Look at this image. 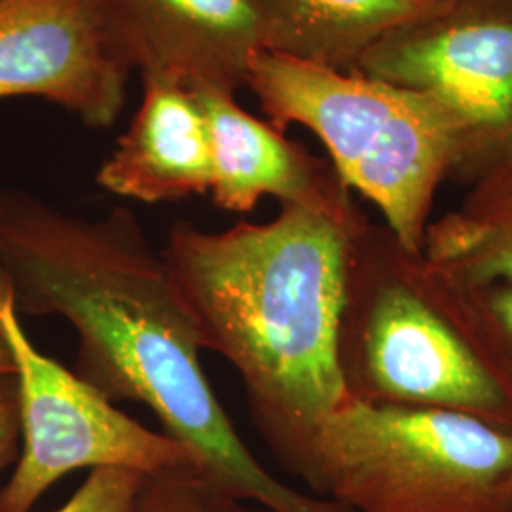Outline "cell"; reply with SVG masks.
<instances>
[{
	"label": "cell",
	"mask_w": 512,
	"mask_h": 512,
	"mask_svg": "<svg viewBox=\"0 0 512 512\" xmlns=\"http://www.w3.org/2000/svg\"><path fill=\"white\" fill-rule=\"evenodd\" d=\"M133 512H264L217 486L200 469L143 476Z\"/></svg>",
	"instance_id": "15"
},
{
	"label": "cell",
	"mask_w": 512,
	"mask_h": 512,
	"mask_svg": "<svg viewBox=\"0 0 512 512\" xmlns=\"http://www.w3.org/2000/svg\"><path fill=\"white\" fill-rule=\"evenodd\" d=\"M112 46L131 71L192 90L236 93L264 50L253 0H99Z\"/></svg>",
	"instance_id": "9"
},
{
	"label": "cell",
	"mask_w": 512,
	"mask_h": 512,
	"mask_svg": "<svg viewBox=\"0 0 512 512\" xmlns=\"http://www.w3.org/2000/svg\"><path fill=\"white\" fill-rule=\"evenodd\" d=\"M437 275L446 308L512 404V283L461 285Z\"/></svg>",
	"instance_id": "14"
},
{
	"label": "cell",
	"mask_w": 512,
	"mask_h": 512,
	"mask_svg": "<svg viewBox=\"0 0 512 512\" xmlns=\"http://www.w3.org/2000/svg\"><path fill=\"white\" fill-rule=\"evenodd\" d=\"M338 368L351 399L435 408L512 431V404L454 321L437 272L370 220L349 247Z\"/></svg>",
	"instance_id": "3"
},
{
	"label": "cell",
	"mask_w": 512,
	"mask_h": 512,
	"mask_svg": "<svg viewBox=\"0 0 512 512\" xmlns=\"http://www.w3.org/2000/svg\"><path fill=\"white\" fill-rule=\"evenodd\" d=\"M129 74L99 0H0V99L40 97L110 128Z\"/></svg>",
	"instance_id": "8"
},
{
	"label": "cell",
	"mask_w": 512,
	"mask_h": 512,
	"mask_svg": "<svg viewBox=\"0 0 512 512\" xmlns=\"http://www.w3.org/2000/svg\"><path fill=\"white\" fill-rule=\"evenodd\" d=\"M298 478L351 512H509L512 431L348 397L319 425Z\"/></svg>",
	"instance_id": "5"
},
{
	"label": "cell",
	"mask_w": 512,
	"mask_h": 512,
	"mask_svg": "<svg viewBox=\"0 0 512 512\" xmlns=\"http://www.w3.org/2000/svg\"><path fill=\"white\" fill-rule=\"evenodd\" d=\"M509 512H512V499H511V509H509Z\"/></svg>",
	"instance_id": "19"
},
{
	"label": "cell",
	"mask_w": 512,
	"mask_h": 512,
	"mask_svg": "<svg viewBox=\"0 0 512 512\" xmlns=\"http://www.w3.org/2000/svg\"><path fill=\"white\" fill-rule=\"evenodd\" d=\"M0 330L16 366L21 427V454L0 490V512L33 511L42 495L78 469L143 476L202 471L188 446L129 418L97 387L38 351L8 296L0 298Z\"/></svg>",
	"instance_id": "7"
},
{
	"label": "cell",
	"mask_w": 512,
	"mask_h": 512,
	"mask_svg": "<svg viewBox=\"0 0 512 512\" xmlns=\"http://www.w3.org/2000/svg\"><path fill=\"white\" fill-rule=\"evenodd\" d=\"M351 73L423 93L456 139L452 177L512 162V0H446L378 40Z\"/></svg>",
	"instance_id": "6"
},
{
	"label": "cell",
	"mask_w": 512,
	"mask_h": 512,
	"mask_svg": "<svg viewBox=\"0 0 512 512\" xmlns=\"http://www.w3.org/2000/svg\"><path fill=\"white\" fill-rule=\"evenodd\" d=\"M264 50L351 71L378 40L446 0H253Z\"/></svg>",
	"instance_id": "12"
},
{
	"label": "cell",
	"mask_w": 512,
	"mask_h": 512,
	"mask_svg": "<svg viewBox=\"0 0 512 512\" xmlns=\"http://www.w3.org/2000/svg\"><path fill=\"white\" fill-rule=\"evenodd\" d=\"M8 374H16V366L10 348L4 340V334L0 330V376H8Z\"/></svg>",
	"instance_id": "18"
},
{
	"label": "cell",
	"mask_w": 512,
	"mask_h": 512,
	"mask_svg": "<svg viewBox=\"0 0 512 512\" xmlns=\"http://www.w3.org/2000/svg\"><path fill=\"white\" fill-rule=\"evenodd\" d=\"M95 179L110 194L143 203L209 194L211 137L194 93L145 78L141 105Z\"/></svg>",
	"instance_id": "11"
},
{
	"label": "cell",
	"mask_w": 512,
	"mask_h": 512,
	"mask_svg": "<svg viewBox=\"0 0 512 512\" xmlns=\"http://www.w3.org/2000/svg\"><path fill=\"white\" fill-rule=\"evenodd\" d=\"M205 118L213 152V203L249 213L264 196L281 205H336L351 192L334 167L285 137L272 122L241 109L236 93L192 90Z\"/></svg>",
	"instance_id": "10"
},
{
	"label": "cell",
	"mask_w": 512,
	"mask_h": 512,
	"mask_svg": "<svg viewBox=\"0 0 512 512\" xmlns=\"http://www.w3.org/2000/svg\"><path fill=\"white\" fill-rule=\"evenodd\" d=\"M57 315L78 336L74 372L110 401L145 404L228 494L266 512H349L272 475L226 416L192 317L128 207L82 219L25 192L0 190V298Z\"/></svg>",
	"instance_id": "1"
},
{
	"label": "cell",
	"mask_w": 512,
	"mask_h": 512,
	"mask_svg": "<svg viewBox=\"0 0 512 512\" xmlns=\"http://www.w3.org/2000/svg\"><path fill=\"white\" fill-rule=\"evenodd\" d=\"M245 88L275 128L315 133L349 192L374 203L408 251H423L435 196L456 162L454 131L435 101L266 50L253 55Z\"/></svg>",
	"instance_id": "4"
},
{
	"label": "cell",
	"mask_w": 512,
	"mask_h": 512,
	"mask_svg": "<svg viewBox=\"0 0 512 512\" xmlns=\"http://www.w3.org/2000/svg\"><path fill=\"white\" fill-rule=\"evenodd\" d=\"M19 440L18 382L8 374L0 376V473L18 461Z\"/></svg>",
	"instance_id": "17"
},
{
	"label": "cell",
	"mask_w": 512,
	"mask_h": 512,
	"mask_svg": "<svg viewBox=\"0 0 512 512\" xmlns=\"http://www.w3.org/2000/svg\"><path fill=\"white\" fill-rule=\"evenodd\" d=\"M143 475L126 469H93L73 497L54 512H133Z\"/></svg>",
	"instance_id": "16"
},
{
	"label": "cell",
	"mask_w": 512,
	"mask_h": 512,
	"mask_svg": "<svg viewBox=\"0 0 512 512\" xmlns=\"http://www.w3.org/2000/svg\"><path fill=\"white\" fill-rule=\"evenodd\" d=\"M421 255L461 285L512 283V162L471 184L458 209L429 222Z\"/></svg>",
	"instance_id": "13"
},
{
	"label": "cell",
	"mask_w": 512,
	"mask_h": 512,
	"mask_svg": "<svg viewBox=\"0 0 512 512\" xmlns=\"http://www.w3.org/2000/svg\"><path fill=\"white\" fill-rule=\"evenodd\" d=\"M366 220L353 200L287 203L270 222L224 232L175 222L160 249L200 346L238 370L258 433L294 476L349 397L338 325L351 239Z\"/></svg>",
	"instance_id": "2"
}]
</instances>
